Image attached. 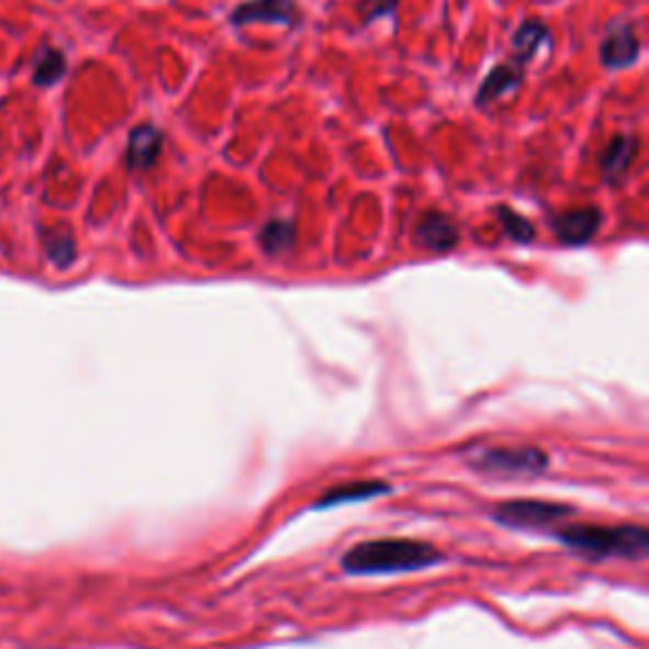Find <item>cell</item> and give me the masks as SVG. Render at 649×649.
I'll return each mask as SVG.
<instances>
[{
    "label": "cell",
    "instance_id": "5",
    "mask_svg": "<svg viewBox=\"0 0 649 649\" xmlns=\"http://www.w3.org/2000/svg\"><path fill=\"white\" fill-rule=\"evenodd\" d=\"M232 26H249V23H272V26L294 29L300 23V11L294 0H249L236 5L228 15Z\"/></svg>",
    "mask_w": 649,
    "mask_h": 649
},
{
    "label": "cell",
    "instance_id": "16",
    "mask_svg": "<svg viewBox=\"0 0 649 649\" xmlns=\"http://www.w3.org/2000/svg\"><path fill=\"white\" fill-rule=\"evenodd\" d=\"M44 246H46V254L48 259L54 261L56 267H69L74 259H77V244H74V236L69 228H54V232H48L44 236Z\"/></svg>",
    "mask_w": 649,
    "mask_h": 649
},
{
    "label": "cell",
    "instance_id": "9",
    "mask_svg": "<svg viewBox=\"0 0 649 649\" xmlns=\"http://www.w3.org/2000/svg\"><path fill=\"white\" fill-rule=\"evenodd\" d=\"M414 239L429 251L445 254L459 244V228L447 213L426 211L418 216L414 226Z\"/></svg>",
    "mask_w": 649,
    "mask_h": 649
},
{
    "label": "cell",
    "instance_id": "7",
    "mask_svg": "<svg viewBox=\"0 0 649 649\" xmlns=\"http://www.w3.org/2000/svg\"><path fill=\"white\" fill-rule=\"evenodd\" d=\"M598 59L606 69H627L639 59V41L631 23H614L598 44Z\"/></svg>",
    "mask_w": 649,
    "mask_h": 649
},
{
    "label": "cell",
    "instance_id": "17",
    "mask_svg": "<svg viewBox=\"0 0 649 649\" xmlns=\"http://www.w3.org/2000/svg\"><path fill=\"white\" fill-rule=\"evenodd\" d=\"M495 211H497L500 224H503V228H505V234L511 236L513 242L528 244V242L536 239V226H533L525 216H521V213L507 209V205H497Z\"/></svg>",
    "mask_w": 649,
    "mask_h": 649
},
{
    "label": "cell",
    "instance_id": "1",
    "mask_svg": "<svg viewBox=\"0 0 649 649\" xmlns=\"http://www.w3.org/2000/svg\"><path fill=\"white\" fill-rule=\"evenodd\" d=\"M437 548L411 538H378L353 546L343 556V571L350 577H391L424 571L441 563Z\"/></svg>",
    "mask_w": 649,
    "mask_h": 649
},
{
    "label": "cell",
    "instance_id": "8",
    "mask_svg": "<svg viewBox=\"0 0 649 649\" xmlns=\"http://www.w3.org/2000/svg\"><path fill=\"white\" fill-rule=\"evenodd\" d=\"M525 69H528V61L517 59V56H513V59L505 64H497V67L482 79L478 97H474L478 107L503 100L507 94H515L525 81Z\"/></svg>",
    "mask_w": 649,
    "mask_h": 649
},
{
    "label": "cell",
    "instance_id": "13",
    "mask_svg": "<svg viewBox=\"0 0 649 649\" xmlns=\"http://www.w3.org/2000/svg\"><path fill=\"white\" fill-rule=\"evenodd\" d=\"M391 488L385 482H348L338 484V488L327 490L325 495H320L315 507H335V505H350V503H363L376 495H383Z\"/></svg>",
    "mask_w": 649,
    "mask_h": 649
},
{
    "label": "cell",
    "instance_id": "18",
    "mask_svg": "<svg viewBox=\"0 0 649 649\" xmlns=\"http://www.w3.org/2000/svg\"><path fill=\"white\" fill-rule=\"evenodd\" d=\"M399 8V0H358V13L360 21L373 23L376 19H383V15H393Z\"/></svg>",
    "mask_w": 649,
    "mask_h": 649
},
{
    "label": "cell",
    "instance_id": "11",
    "mask_svg": "<svg viewBox=\"0 0 649 649\" xmlns=\"http://www.w3.org/2000/svg\"><path fill=\"white\" fill-rule=\"evenodd\" d=\"M163 133L155 125H137L127 137L125 163L130 170H150L163 153Z\"/></svg>",
    "mask_w": 649,
    "mask_h": 649
},
{
    "label": "cell",
    "instance_id": "6",
    "mask_svg": "<svg viewBox=\"0 0 649 649\" xmlns=\"http://www.w3.org/2000/svg\"><path fill=\"white\" fill-rule=\"evenodd\" d=\"M604 224L602 211L596 205H583L577 211H566L561 216L550 219V228L558 236V242L566 246H583L598 234Z\"/></svg>",
    "mask_w": 649,
    "mask_h": 649
},
{
    "label": "cell",
    "instance_id": "14",
    "mask_svg": "<svg viewBox=\"0 0 649 649\" xmlns=\"http://www.w3.org/2000/svg\"><path fill=\"white\" fill-rule=\"evenodd\" d=\"M540 46L550 48V31H548L546 23L523 21L521 29H517L515 36H513V56L530 64Z\"/></svg>",
    "mask_w": 649,
    "mask_h": 649
},
{
    "label": "cell",
    "instance_id": "12",
    "mask_svg": "<svg viewBox=\"0 0 649 649\" xmlns=\"http://www.w3.org/2000/svg\"><path fill=\"white\" fill-rule=\"evenodd\" d=\"M67 71H69V64H67V56H64L61 48L41 46L34 56V71H31V81H34V85L41 89H48V87L59 85V81L67 77Z\"/></svg>",
    "mask_w": 649,
    "mask_h": 649
},
{
    "label": "cell",
    "instance_id": "3",
    "mask_svg": "<svg viewBox=\"0 0 649 649\" xmlns=\"http://www.w3.org/2000/svg\"><path fill=\"white\" fill-rule=\"evenodd\" d=\"M548 462L546 451L536 447H484L470 457L474 470L507 480L538 478L548 470Z\"/></svg>",
    "mask_w": 649,
    "mask_h": 649
},
{
    "label": "cell",
    "instance_id": "4",
    "mask_svg": "<svg viewBox=\"0 0 649 649\" xmlns=\"http://www.w3.org/2000/svg\"><path fill=\"white\" fill-rule=\"evenodd\" d=\"M573 511L569 505L544 503V500H511L495 507V523L515 530H548Z\"/></svg>",
    "mask_w": 649,
    "mask_h": 649
},
{
    "label": "cell",
    "instance_id": "15",
    "mask_svg": "<svg viewBox=\"0 0 649 649\" xmlns=\"http://www.w3.org/2000/svg\"><path fill=\"white\" fill-rule=\"evenodd\" d=\"M294 236H298V228H294L292 221L272 219V221H269V224L261 226L259 244H261V249H265L267 254H272V257H277V254L292 249Z\"/></svg>",
    "mask_w": 649,
    "mask_h": 649
},
{
    "label": "cell",
    "instance_id": "10",
    "mask_svg": "<svg viewBox=\"0 0 649 649\" xmlns=\"http://www.w3.org/2000/svg\"><path fill=\"white\" fill-rule=\"evenodd\" d=\"M639 153V139L637 135H616L609 145L604 147L598 155V170H602L604 183L619 186L624 176H627L631 163H635Z\"/></svg>",
    "mask_w": 649,
    "mask_h": 649
},
{
    "label": "cell",
    "instance_id": "2",
    "mask_svg": "<svg viewBox=\"0 0 649 649\" xmlns=\"http://www.w3.org/2000/svg\"><path fill=\"white\" fill-rule=\"evenodd\" d=\"M556 536L563 546L591 561H604V558L642 561L649 553V533L642 525H571L558 530Z\"/></svg>",
    "mask_w": 649,
    "mask_h": 649
}]
</instances>
